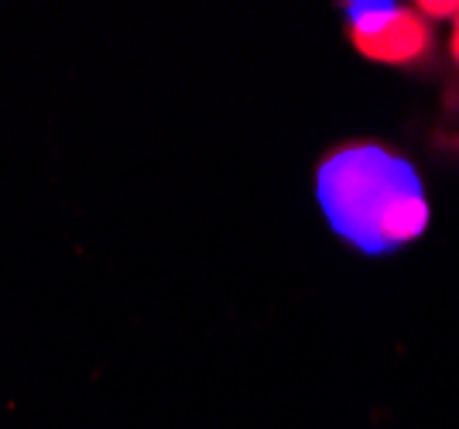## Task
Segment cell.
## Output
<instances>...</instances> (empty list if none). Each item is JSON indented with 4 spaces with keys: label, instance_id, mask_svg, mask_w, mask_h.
<instances>
[{
    "label": "cell",
    "instance_id": "3957f363",
    "mask_svg": "<svg viewBox=\"0 0 459 429\" xmlns=\"http://www.w3.org/2000/svg\"><path fill=\"white\" fill-rule=\"evenodd\" d=\"M453 59L459 62V11H456V31H453Z\"/></svg>",
    "mask_w": 459,
    "mask_h": 429
},
{
    "label": "cell",
    "instance_id": "6da1fadb",
    "mask_svg": "<svg viewBox=\"0 0 459 429\" xmlns=\"http://www.w3.org/2000/svg\"><path fill=\"white\" fill-rule=\"evenodd\" d=\"M325 227L364 258L408 248L429 231V196L411 158L381 141H350L316 165Z\"/></svg>",
    "mask_w": 459,
    "mask_h": 429
},
{
    "label": "cell",
    "instance_id": "7a4b0ae2",
    "mask_svg": "<svg viewBox=\"0 0 459 429\" xmlns=\"http://www.w3.org/2000/svg\"><path fill=\"white\" fill-rule=\"evenodd\" d=\"M343 21L353 45L374 62L408 66L419 62L432 45V31L419 11H404L398 4H381V0L346 4Z\"/></svg>",
    "mask_w": 459,
    "mask_h": 429
}]
</instances>
